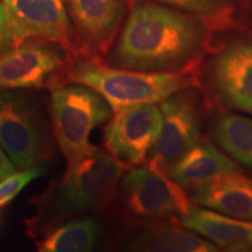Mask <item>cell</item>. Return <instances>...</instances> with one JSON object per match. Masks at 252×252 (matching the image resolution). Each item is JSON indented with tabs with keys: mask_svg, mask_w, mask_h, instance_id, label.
I'll use <instances>...</instances> for the list:
<instances>
[{
	"mask_svg": "<svg viewBox=\"0 0 252 252\" xmlns=\"http://www.w3.org/2000/svg\"><path fill=\"white\" fill-rule=\"evenodd\" d=\"M206 30L196 18L153 2L132 8L112 63L137 71H182L202 52Z\"/></svg>",
	"mask_w": 252,
	"mask_h": 252,
	"instance_id": "cell-1",
	"label": "cell"
},
{
	"mask_svg": "<svg viewBox=\"0 0 252 252\" xmlns=\"http://www.w3.org/2000/svg\"><path fill=\"white\" fill-rule=\"evenodd\" d=\"M125 168L111 153L96 147L74 169L65 172L61 181L32 201L37 212L28 220L30 234L46 235L68 220L103 209L117 191Z\"/></svg>",
	"mask_w": 252,
	"mask_h": 252,
	"instance_id": "cell-2",
	"label": "cell"
},
{
	"mask_svg": "<svg viewBox=\"0 0 252 252\" xmlns=\"http://www.w3.org/2000/svg\"><path fill=\"white\" fill-rule=\"evenodd\" d=\"M65 83H81L96 90L113 112L145 104H158L171 94L191 88L195 80L184 71L150 72L112 68L94 55L69 59Z\"/></svg>",
	"mask_w": 252,
	"mask_h": 252,
	"instance_id": "cell-3",
	"label": "cell"
},
{
	"mask_svg": "<svg viewBox=\"0 0 252 252\" xmlns=\"http://www.w3.org/2000/svg\"><path fill=\"white\" fill-rule=\"evenodd\" d=\"M50 112L53 133L69 172L96 149L90 143L91 132L111 118L112 109L93 88L74 83L52 89Z\"/></svg>",
	"mask_w": 252,
	"mask_h": 252,
	"instance_id": "cell-4",
	"label": "cell"
},
{
	"mask_svg": "<svg viewBox=\"0 0 252 252\" xmlns=\"http://www.w3.org/2000/svg\"><path fill=\"white\" fill-rule=\"evenodd\" d=\"M0 147L19 171L39 166L52 157V128L34 94L0 90Z\"/></svg>",
	"mask_w": 252,
	"mask_h": 252,
	"instance_id": "cell-5",
	"label": "cell"
},
{
	"mask_svg": "<svg viewBox=\"0 0 252 252\" xmlns=\"http://www.w3.org/2000/svg\"><path fill=\"white\" fill-rule=\"evenodd\" d=\"M61 43L28 39L0 56V90L54 88L65 83L69 59Z\"/></svg>",
	"mask_w": 252,
	"mask_h": 252,
	"instance_id": "cell-6",
	"label": "cell"
},
{
	"mask_svg": "<svg viewBox=\"0 0 252 252\" xmlns=\"http://www.w3.org/2000/svg\"><path fill=\"white\" fill-rule=\"evenodd\" d=\"M162 126L159 137L150 151L147 161L151 168L166 174L198 141L202 127V106L196 93L186 88L160 103Z\"/></svg>",
	"mask_w": 252,
	"mask_h": 252,
	"instance_id": "cell-7",
	"label": "cell"
},
{
	"mask_svg": "<svg viewBox=\"0 0 252 252\" xmlns=\"http://www.w3.org/2000/svg\"><path fill=\"white\" fill-rule=\"evenodd\" d=\"M118 189L128 212L146 219L181 216L191 206L184 188L149 165L128 169Z\"/></svg>",
	"mask_w": 252,
	"mask_h": 252,
	"instance_id": "cell-8",
	"label": "cell"
},
{
	"mask_svg": "<svg viewBox=\"0 0 252 252\" xmlns=\"http://www.w3.org/2000/svg\"><path fill=\"white\" fill-rule=\"evenodd\" d=\"M113 113L104 133L106 151L125 166L146 161L161 131L160 105L145 104Z\"/></svg>",
	"mask_w": 252,
	"mask_h": 252,
	"instance_id": "cell-9",
	"label": "cell"
},
{
	"mask_svg": "<svg viewBox=\"0 0 252 252\" xmlns=\"http://www.w3.org/2000/svg\"><path fill=\"white\" fill-rule=\"evenodd\" d=\"M15 45L45 39L71 48V27L63 0H2Z\"/></svg>",
	"mask_w": 252,
	"mask_h": 252,
	"instance_id": "cell-10",
	"label": "cell"
},
{
	"mask_svg": "<svg viewBox=\"0 0 252 252\" xmlns=\"http://www.w3.org/2000/svg\"><path fill=\"white\" fill-rule=\"evenodd\" d=\"M209 82L223 104L252 115V41H235L217 53Z\"/></svg>",
	"mask_w": 252,
	"mask_h": 252,
	"instance_id": "cell-11",
	"label": "cell"
},
{
	"mask_svg": "<svg viewBox=\"0 0 252 252\" xmlns=\"http://www.w3.org/2000/svg\"><path fill=\"white\" fill-rule=\"evenodd\" d=\"M86 55L105 53L121 27L125 0H64Z\"/></svg>",
	"mask_w": 252,
	"mask_h": 252,
	"instance_id": "cell-12",
	"label": "cell"
},
{
	"mask_svg": "<svg viewBox=\"0 0 252 252\" xmlns=\"http://www.w3.org/2000/svg\"><path fill=\"white\" fill-rule=\"evenodd\" d=\"M190 200L223 215L252 220V180L239 172L219 175L191 188Z\"/></svg>",
	"mask_w": 252,
	"mask_h": 252,
	"instance_id": "cell-13",
	"label": "cell"
},
{
	"mask_svg": "<svg viewBox=\"0 0 252 252\" xmlns=\"http://www.w3.org/2000/svg\"><path fill=\"white\" fill-rule=\"evenodd\" d=\"M185 228L228 251H252V220L236 219L191 204L181 215Z\"/></svg>",
	"mask_w": 252,
	"mask_h": 252,
	"instance_id": "cell-14",
	"label": "cell"
},
{
	"mask_svg": "<svg viewBox=\"0 0 252 252\" xmlns=\"http://www.w3.org/2000/svg\"><path fill=\"white\" fill-rule=\"evenodd\" d=\"M239 172V167L208 140L197 141L166 174L182 188H194L216 176Z\"/></svg>",
	"mask_w": 252,
	"mask_h": 252,
	"instance_id": "cell-15",
	"label": "cell"
},
{
	"mask_svg": "<svg viewBox=\"0 0 252 252\" xmlns=\"http://www.w3.org/2000/svg\"><path fill=\"white\" fill-rule=\"evenodd\" d=\"M127 250L150 252H213L216 245L196 232L176 226L150 223L138 230L126 244Z\"/></svg>",
	"mask_w": 252,
	"mask_h": 252,
	"instance_id": "cell-16",
	"label": "cell"
},
{
	"mask_svg": "<svg viewBox=\"0 0 252 252\" xmlns=\"http://www.w3.org/2000/svg\"><path fill=\"white\" fill-rule=\"evenodd\" d=\"M100 236V226L93 217H78L56 226L37 241L40 252L93 251Z\"/></svg>",
	"mask_w": 252,
	"mask_h": 252,
	"instance_id": "cell-17",
	"label": "cell"
},
{
	"mask_svg": "<svg viewBox=\"0 0 252 252\" xmlns=\"http://www.w3.org/2000/svg\"><path fill=\"white\" fill-rule=\"evenodd\" d=\"M212 133L219 146L235 161L252 169V119L231 112L214 118Z\"/></svg>",
	"mask_w": 252,
	"mask_h": 252,
	"instance_id": "cell-18",
	"label": "cell"
},
{
	"mask_svg": "<svg viewBox=\"0 0 252 252\" xmlns=\"http://www.w3.org/2000/svg\"><path fill=\"white\" fill-rule=\"evenodd\" d=\"M45 167L39 165L23 169V171H17L14 174L1 180L0 182V208L11 202L31 181L40 178L41 175L45 174Z\"/></svg>",
	"mask_w": 252,
	"mask_h": 252,
	"instance_id": "cell-19",
	"label": "cell"
},
{
	"mask_svg": "<svg viewBox=\"0 0 252 252\" xmlns=\"http://www.w3.org/2000/svg\"><path fill=\"white\" fill-rule=\"evenodd\" d=\"M156 1L197 15H215L223 7L220 0H156Z\"/></svg>",
	"mask_w": 252,
	"mask_h": 252,
	"instance_id": "cell-20",
	"label": "cell"
},
{
	"mask_svg": "<svg viewBox=\"0 0 252 252\" xmlns=\"http://www.w3.org/2000/svg\"><path fill=\"white\" fill-rule=\"evenodd\" d=\"M15 45L11 28H9L7 17H6L5 6L0 1V56L13 48Z\"/></svg>",
	"mask_w": 252,
	"mask_h": 252,
	"instance_id": "cell-21",
	"label": "cell"
},
{
	"mask_svg": "<svg viewBox=\"0 0 252 252\" xmlns=\"http://www.w3.org/2000/svg\"><path fill=\"white\" fill-rule=\"evenodd\" d=\"M17 167L13 165L11 159L7 157L1 147H0V181L4 180L7 176L14 174L17 172Z\"/></svg>",
	"mask_w": 252,
	"mask_h": 252,
	"instance_id": "cell-22",
	"label": "cell"
}]
</instances>
